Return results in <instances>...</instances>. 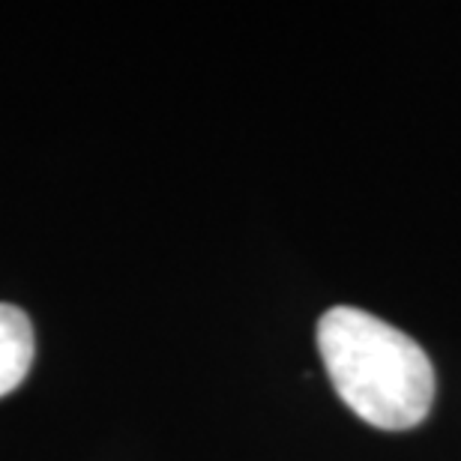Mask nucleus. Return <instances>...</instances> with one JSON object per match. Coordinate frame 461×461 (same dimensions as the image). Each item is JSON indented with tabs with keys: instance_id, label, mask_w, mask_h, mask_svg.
Returning <instances> with one entry per match:
<instances>
[{
	"instance_id": "nucleus-2",
	"label": "nucleus",
	"mask_w": 461,
	"mask_h": 461,
	"mask_svg": "<svg viewBox=\"0 0 461 461\" xmlns=\"http://www.w3.org/2000/svg\"><path fill=\"white\" fill-rule=\"evenodd\" d=\"M33 363V327L18 306L0 303V399L24 381Z\"/></svg>"
},
{
	"instance_id": "nucleus-1",
	"label": "nucleus",
	"mask_w": 461,
	"mask_h": 461,
	"mask_svg": "<svg viewBox=\"0 0 461 461\" xmlns=\"http://www.w3.org/2000/svg\"><path fill=\"white\" fill-rule=\"evenodd\" d=\"M318 348L342 399L359 420L386 431L420 426L435 404V368L411 336L363 309H330Z\"/></svg>"
}]
</instances>
